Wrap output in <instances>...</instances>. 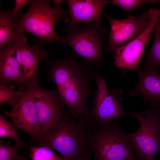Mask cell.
<instances>
[{
    "instance_id": "6da1fadb",
    "label": "cell",
    "mask_w": 160,
    "mask_h": 160,
    "mask_svg": "<svg viewBox=\"0 0 160 160\" xmlns=\"http://www.w3.org/2000/svg\"><path fill=\"white\" fill-rule=\"evenodd\" d=\"M47 62L51 66L48 70L49 77L56 85L60 99L70 117L79 120L83 115L90 119L91 109L88 102L95 92L92 85L96 71L92 66L76 60L73 52L66 53L63 59Z\"/></svg>"
},
{
    "instance_id": "7a4b0ae2",
    "label": "cell",
    "mask_w": 160,
    "mask_h": 160,
    "mask_svg": "<svg viewBox=\"0 0 160 160\" xmlns=\"http://www.w3.org/2000/svg\"><path fill=\"white\" fill-rule=\"evenodd\" d=\"M95 125L90 118L76 120L65 114L55 127L39 138V146L54 149L64 160L90 155Z\"/></svg>"
},
{
    "instance_id": "3957f363",
    "label": "cell",
    "mask_w": 160,
    "mask_h": 160,
    "mask_svg": "<svg viewBox=\"0 0 160 160\" xmlns=\"http://www.w3.org/2000/svg\"><path fill=\"white\" fill-rule=\"evenodd\" d=\"M28 9L16 22V31L29 33L44 41L53 44L62 37L55 33V24L69 20V12L61 8L53 7L49 0H30Z\"/></svg>"
},
{
    "instance_id": "277c9868",
    "label": "cell",
    "mask_w": 160,
    "mask_h": 160,
    "mask_svg": "<svg viewBox=\"0 0 160 160\" xmlns=\"http://www.w3.org/2000/svg\"><path fill=\"white\" fill-rule=\"evenodd\" d=\"M85 27L68 25L63 28L66 35L62 37V44L70 46L81 57L85 63L98 68L105 66L103 49L105 34L108 31L102 23L101 17L86 24Z\"/></svg>"
},
{
    "instance_id": "5b68a950",
    "label": "cell",
    "mask_w": 160,
    "mask_h": 160,
    "mask_svg": "<svg viewBox=\"0 0 160 160\" xmlns=\"http://www.w3.org/2000/svg\"><path fill=\"white\" fill-rule=\"evenodd\" d=\"M91 148L94 160H136L134 147L118 119L105 125H95Z\"/></svg>"
},
{
    "instance_id": "8992f818",
    "label": "cell",
    "mask_w": 160,
    "mask_h": 160,
    "mask_svg": "<svg viewBox=\"0 0 160 160\" xmlns=\"http://www.w3.org/2000/svg\"><path fill=\"white\" fill-rule=\"evenodd\" d=\"M159 110L151 107L131 116L139 121L140 126L136 132L127 136L135 149L139 160H156L160 149Z\"/></svg>"
},
{
    "instance_id": "52a82bcc",
    "label": "cell",
    "mask_w": 160,
    "mask_h": 160,
    "mask_svg": "<svg viewBox=\"0 0 160 160\" xmlns=\"http://www.w3.org/2000/svg\"><path fill=\"white\" fill-rule=\"evenodd\" d=\"M95 81L97 89L93 97V108L89 117L93 123L99 126L108 124L124 116H131L132 112L125 111L120 103L124 99L122 89H115L108 92L106 79L100 75L97 69Z\"/></svg>"
},
{
    "instance_id": "ba28073f",
    "label": "cell",
    "mask_w": 160,
    "mask_h": 160,
    "mask_svg": "<svg viewBox=\"0 0 160 160\" xmlns=\"http://www.w3.org/2000/svg\"><path fill=\"white\" fill-rule=\"evenodd\" d=\"M26 88L34 103L40 124L39 139L55 127L62 118L65 114L64 105L57 89L47 90L41 88L38 83L29 85Z\"/></svg>"
},
{
    "instance_id": "9c48e42d",
    "label": "cell",
    "mask_w": 160,
    "mask_h": 160,
    "mask_svg": "<svg viewBox=\"0 0 160 160\" xmlns=\"http://www.w3.org/2000/svg\"><path fill=\"white\" fill-rule=\"evenodd\" d=\"M147 12L149 23L146 28L135 39L118 49L114 54L116 68L123 71L129 69L132 71L139 69L145 48L150 41L155 27L160 23V10L151 8Z\"/></svg>"
},
{
    "instance_id": "30bf717a",
    "label": "cell",
    "mask_w": 160,
    "mask_h": 160,
    "mask_svg": "<svg viewBox=\"0 0 160 160\" xmlns=\"http://www.w3.org/2000/svg\"><path fill=\"white\" fill-rule=\"evenodd\" d=\"M103 15L109 20L110 25L109 43L105 52L113 55L118 49L140 35L149 23L147 12L137 17L129 15L120 20L112 18L106 13Z\"/></svg>"
},
{
    "instance_id": "8fae6325",
    "label": "cell",
    "mask_w": 160,
    "mask_h": 160,
    "mask_svg": "<svg viewBox=\"0 0 160 160\" xmlns=\"http://www.w3.org/2000/svg\"><path fill=\"white\" fill-rule=\"evenodd\" d=\"M15 43V55L23 75L25 85L27 87L37 83L39 64L49 56V51L39 43L30 45L24 33L21 32H17Z\"/></svg>"
},
{
    "instance_id": "7c38bea8",
    "label": "cell",
    "mask_w": 160,
    "mask_h": 160,
    "mask_svg": "<svg viewBox=\"0 0 160 160\" xmlns=\"http://www.w3.org/2000/svg\"><path fill=\"white\" fill-rule=\"evenodd\" d=\"M3 111L5 116L12 121L17 129L23 131L33 140H38L40 124L34 103L27 89L11 111Z\"/></svg>"
},
{
    "instance_id": "4fadbf2b",
    "label": "cell",
    "mask_w": 160,
    "mask_h": 160,
    "mask_svg": "<svg viewBox=\"0 0 160 160\" xmlns=\"http://www.w3.org/2000/svg\"><path fill=\"white\" fill-rule=\"evenodd\" d=\"M139 81L135 88L128 91L132 96L143 97L152 106L160 102V70L155 67L144 66L137 73Z\"/></svg>"
},
{
    "instance_id": "5bb4252c",
    "label": "cell",
    "mask_w": 160,
    "mask_h": 160,
    "mask_svg": "<svg viewBox=\"0 0 160 160\" xmlns=\"http://www.w3.org/2000/svg\"><path fill=\"white\" fill-rule=\"evenodd\" d=\"M69 9L70 21L68 24L76 25L79 23L85 24L100 18L104 7L110 4L105 0H67Z\"/></svg>"
},
{
    "instance_id": "9a60e30c",
    "label": "cell",
    "mask_w": 160,
    "mask_h": 160,
    "mask_svg": "<svg viewBox=\"0 0 160 160\" xmlns=\"http://www.w3.org/2000/svg\"><path fill=\"white\" fill-rule=\"evenodd\" d=\"M15 42L8 44L0 49V82L5 84L14 82L24 84L23 75L15 55Z\"/></svg>"
},
{
    "instance_id": "2e32d148",
    "label": "cell",
    "mask_w": 160,
    "mask_h": 160,
    "mask_svg": "<svg viewBox=\"0 0 160 160\" xmlns=\"http://www.w3.org/2000/svg\"><path fill=\"white\" fill-rule=\"evenodd\" d=\"M11 11L2 10L0 13V48L15 42L17 36L14 22L10 16Z\"/></svg>"
},
{
    "instance_id": "e0dca14e",
    "label": "cell",
    "mask_w": 160,
    "mask_h": 160,
    "mask_svg": "<svg viewBox=\"0 0 160 160\" xmlns=\"http://www.w3.org/2000/svg\"><path fill=\"white\" fill-rule=\"evenodd\" d=\"M15 86L0 83V105L6 102L11 106L14 107L26 92L27 88L14 90Z\"/></svg>"
},
{
    "instance_id": "ac0fdd59",
    "label": "cell",
    "mask_w": 160,
    "mask_h": 160,
    "mask_svg": "<svg viewBox=\"0 0 160 160\" xmlns=\"http://www.w3.org/2000/svg\"><path fill=\"white\" fill-rule=\"evenodd\" d=\"M153 45L144 60V66L155 67L160 66V23L154 29Z\"/></svg>"
},
{
    "instance_id": "d6986e66",
    "label": "cell",
    "mask_w": 160,
    "mask_h": 160,
    "mask_svg": "<svg viewBox=\"0 0 160 160\" xmlns=\"http://www.w3.org/2000/svg\"><path fill=\"white\" fill-rule=\"evenodd\" d=\"M29 155L32 160H64L49 147L29 146Z\"/></svg>"
},
{
    "instance_id": "ffe728a7",
    "label": "cell",
    "mask_w": 160,
    "mask_h": 160,
    "mask_svg": "<svg viewBox=\"0 0 160 160\" xmlns=\"http://www.w3.org/2000/svg\"><path fill=\"white\" fill-rule=\"evenodd\" d=\"M6 116L0 114V137H9L16 142L17 144L23 146V142L20 139L17 128L13 123L8 121Z\"/></svg>"
},
{
    "instance_id": "44dd1931",
    "label": "cell",
    "mask_w": 160,
    "mask_h": 160,
    "mask_svg": "<svg viewBox=\"0 0 160 160\" xmlns=\"http://www.w3.org/2000/svg\"><path fill=\"white\" fill-rule=\"evenodd\" d=\"M156 0H113L110 4L117 6L127 12L131 11L147 4H153L159 1Z\"/></svg>"
},
{
    "instance_id": "7402d4cb",
    "label": "cell",
    "mask_w": 160,
    "mask_h": 160,
    "mask_svg": "<svg viewBox=\"0 0 160 160\" xmlns=\"http://www.w3.org/2000/svg\"><path fill=\"white\" fill-rule=\"evenodd\" d=\"M23 146L18 144L11 146L9 142L4 143L0 140V160H16L18 151Z\"/></svg>"
},
{
    "instance_id": "603a6c76",
    "label": "cell",
    "mask_w": 160,
    "mask_h": 160,
    "mask_svg": "<svg viewBox=\"0 0 160 160\" xmlns=\"http://www.w3.org/2000/svg\"><path fill=\"white\" fill-rule=\"evenodd\" d=\"M30 0H15V5L14 9L11 11L10 16L11 18L15 22L19 18V12L21 9L28 3H29Z\"/></svg>"
},
{
    "instance_id": "cb8c5ba5",
    "label": "cell",
    "mask_w": 160,
    "mask_h": 160,
    "mask_svg": "<svg viewBox=\"0 0 160 160\" xmlns=\"http://www.w3.org/2000/svg\"><path fill=\"white\" fill-rule=\"evenodd\" d=\"M62 1V0H53V1L55 3V7L58 8H61L60 5Z\"/></svg>"
},
{
    "instance_id": "d4e9b609",
    "label": "cell",
    "mask_w": 160,
    "mask_h": 160,
    "mask_svg": "<svg viewBox=\"0 0 160 160\" xmlns=\"http://www.w3.org/2000/svg\"><path fill=\"white\" fill-rule=\"evenodd\" d=\"M74 160H92L90 157V155L83 157Z\"/></svg>"
},
{
    "instance_id": "484cf974",
    "label": "cell",
    "mask_w": 160,
    "mask_h": 160,
    "mask_svg": "<svg viewBox=\"0 0 160 160\" xmlns=\"http://www.w3.org/2000/svg\"><path fill=\"white\" fill-rule=\"evenodd\" d=\"M16 160H27V159L25 156H18Z\"/></svg>"
}]
</instances>
